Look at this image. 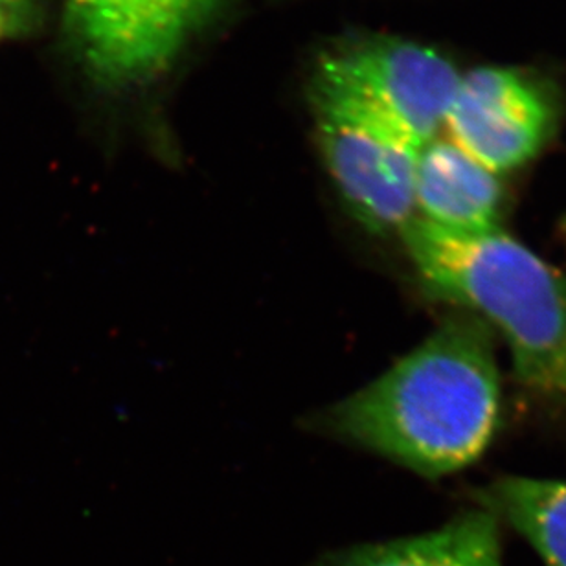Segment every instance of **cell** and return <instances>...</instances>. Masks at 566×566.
<instances>
[{
    "label": "cell",
    "mask_w": 566,
    "mask_h": 566,
    "mask_svg": "<svg viewBox=\"0 0 566 566\" xmlns=\"http://www.w3.org/2000/svg\"><path fill=\"white\" fill-rule=\"evenodd\" d=\"M416 273L438 298L499 329L518 381L566 398V276L496 229L458 234L415 218L401 232Z\"/></svg>",
    "instance_id": "obj_2"
},
{
    "label": "cell",
    "mask_w": 566,
    "mask_h": 566,
    "mask_svg": "<svg viewBox=\"0 0 566 566\" xmlns=\"http://www.w3.org/2000/svg\"><path fill=\"white\" fill-rule=\"evenodd\" d=\"M415 207L416 218L449 232L482 234L501 229V175L440 135L421 147Z\"/></svg>",
    "instance_id": "obj_7"
},
{
    "label": "cell",
    "mask_w": 566,
    "mask_h": 566,
    "mask_svg": "<svg viewBox=\"0 0 566 566\" xmlns=\"http://www.w3.org/2000/svg\"><path fill=\"white\" fill-rule=\"evenodd\" d=\"M11 0H0V30L4 28L8 15H10Z\"/></svg>",
    "instance_id": "obj_10"
},
{
    "label": "cell",
    "mask_w": 566,
    "mask_h": 566,
    "mask_svg": "<svg viewBox=\"0 0 566 566\" xmlns=\"http://www.w3.org/2000/svg\"><path fill=\"white\" fill-rule=\"evenodd\" d=\"M499 420L493 329L471 313L449 316L418 348L327 416L333 432L427 479L476 462Z\"/></svg>",
    "instance_id": "obj_1"
},
{
    "label": "cell",
    "mask_w": 566,
    "mask_h": 566,
    "mask_svg": "<svg viewBox=\"0 0 566 566\" xmlns=\"http://www.w3.org/2000/svg\"><path fill=\"white\" fill-rule=\"evenodd\" d=\"M316 135L349 212L374 234H399L416 218L421 146L370 105L316 77Z\"/></svg>",
    "instance_id": "obj_3"
},
{
    "label": "cell",
    "mask_w": 566,
    "mask_h": 566,
    "mask_svg": "<svg viewBox=\"0 0 566 566\" xmlns=\"http://www.w3.org/2000/svg\"><path fill=\"white\" fill-rule=\"evenodd\" d=\"M221 0H66V30L104 87H133L168 69Z\"/></svg>",
    "instance_id": "obj_4"
},
{
    "label": "cell",
    "mask_w": 566,
    "mask_h": 566,
    "mask_svg": "<svg viewBox=\"0 0 566 566\" xmlns=\"http://www.w3.org/2000/svg\"><path fill=\"white\" fill-rule=\"evenodd\" d=\"M473 499L526 541L543 565L566 566V480L502 476Z\"/></svg>",
    "instance_id": "obj_9"
},
{
    "label": "cell",
    "mask_w": 566,
    "mask_h": 566,
    "mask_svg": "<svg viewBox=\"0 0 566 566\" xmlns=\"http://www.w3.org/2000/svg\"><path fill=\"white\" fill-rule=\"evenodd\" d=\"M556 122V96L545 80L513 66H482L460 77L447 138L501 175L537 157Z\"/></svg>",
    "instance_id": "obj_6"
},
{
    "label": "cell",
    "mask_w": 566,
    "mask_h": 566,
    "mask_svg": "<svg viewBox=\"0 0 566 566\" xmlns=\"http://www.w3.org/2000/svg\"><path fill=\"white\" fill-rule=\"evenodd\" d=\"M501 526L474 507L427 534L329 552L311 566H504Z\"/></svg>",
    "instance_id": "obj_8"
},
{
    "label": "cell",
    "mask_w": 566,
    "mask_h": 566,
    "mask_svg": "<svg viewBox=\"0 0 566 566\" xmlns=\"http://www.w3.org/2000/svg\"><path fill=\"white\" fill-rule=\"evenodd\" d=\"M316 77L355 94L423 147L440 137L462 74L429 46L374 39L326 55Z\"/></svg>",
    "instance_id": "obj_5"
}]
</instances>
